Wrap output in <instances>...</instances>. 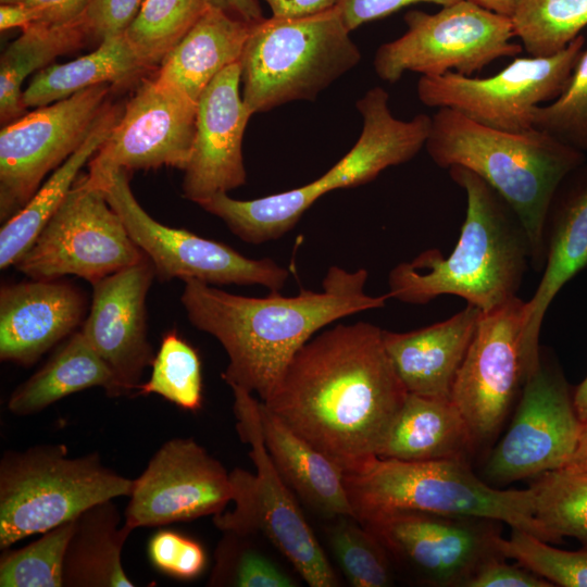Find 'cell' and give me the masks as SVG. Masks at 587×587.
<instances>
[{
	"instance_id": "obj_1",
	"label": "cell",
	"mask_w": 587,
	"mask_h": 587,
	"mask_svg": "<svg viewBox=\"0 0 587 587\" xmlns=\"http://www.w3.org/2000/svg\"><path fill=\"white\" fill-rule=\"evenodd\" d=\"M380 327L337 324L308 340L262 401L344 472L377 453L408 391Z\"/></svg>"
},
{
	"instance_id": "obj_2",
	"label": "cell",
	"mask_w": 587,
	"mask_h": 587,
	"mask_svg": "<svg viewBox=\"0 0 587 587\" xmlns=\"http://www.w3.org/2000/svg\"><path fill=\"white\" fill-rule=\"evenodd\" d=\"M367 271L330 266L322 291L301 289L292 297L270 291L264 298L227 292L186 279L180 302L189 322L218 340L228 357L222 378L268 398L296 352L337 320L383 308L388 294L365 290Z\"/></svg>"
},
{
	"instance_id": "obj_3",
	"label": "cell",
	"mask_w": 587,
	"mask_h": 587,
	"mask_svg": "<svg viewBox=\"0 0 587 587\" xmlns=\"http://www.w3.org/2000/svg\"><path fill=\"white\" fill-rule=\"evenodd\" d=\"M448 171L466 197L460 237L448 257L427 249L396 265L387 294L409 304L452 295L488 312L517 296L530 266L528 238L512 209L485 180L461 166Z\"/></svg>"
},
{
	"instance_id": "obj_4",
	"label": "cell",
	"mask_w": 587,
	"mask_h": 587,
	"mask_svg": "<svg viewBox=\"0 0 587 587\" xmlns=\"http://www.w3.org/2000/svg\"><path fill=\"white\" fill-rule=\"evenodd\" d=\"M425 149L441 168L464 167L512 209L528 238L530 267L545 265V224L562 180L586 155L537 128L512 133L476 123L448 108L432 115Z\"/></svg>"
},
{
	"instance_id": "obj_5",
	"label": "cell",
	"mask_w": 587,
	"mask_h": 587,
	"mask_svg": "<svg viewBox=\"0 0 587 587\" xmlns=\"http://www.w3.org/2000/svg\"><path fill=\"white\" fill-rule=\"evenodd\" d=\"M344 482L358 521L395 510L471 515L505 523L548 542L562 541L536 519L532 487H491L465 460L408 462L373 457L344 472Z\"/></svg>"
},
{
	"instance_id": "obj_6",
	"label": "cell",
	"mask_w": 587,
	"mask_h": 587,
	"mask_svg": "<svg viewBox=\"0 0 587 587\" xmlns=\"http://www.w3.org/2000/svg\"><path fill=\"white\" fill-rule=\"evenodd\" d=\"M360 60L337 5L302 17H264L252 24L239 60L243 102L253 115L313 101Z\"/></svg>"
},
{
	"instance_id": "obj_7",
	"label": "cell",
	"mask_w": 587,
	"mask_h": 587,
	"mask_svg": "<svg viewBox=\"0 0 587 587\" xmlns=\"http://www.w3.org/2000/svg\"><path fill=\"white\" fill-rule=\"evenodd\" d=\"M134 479L99 453L72 458L64 445L5 452L0 462V548L43 534L87 509L132 494Z\"/></svg>"
},
{
	"instance_id": "obj_8",
	"label": "cell",
	"mask_w": 587,
	"mask_h": 587,
	"mask_svg": "<svg viewBox=\"0 0 587 587\" xmlns=\"http://www.w3.org/2000/svg\"><path fill=\"white\" fill-rule=\"evenodd\" d=\"M234 394L236 428L250 446L255 473L236 467L229 472L234 509L213 515L223 532L266 538L311 587H336L339 579L308 524L292 490L275 467L264 445L259 403L240 387Z\"/></svg>"
},
{
	"instance_id": "obj_9",
	"label": "cell",
	"mask_w": 587,
	"mask_h": 587,
	"mask_svg": "<svg viewBox=\"0 0 587 587\" xmlns=\"http://www.w3.org/2000/svg\"><path fill=\"white\" fill-rule=\"evenodd\" d=\"M407 30L375 52L376 75L389 84L405 72L422 76L446 73L473 76L501 58L523 52L515 42L512 21L471 1L459 0L436 13L410 11Z\"/></svg>"
},
{
	"instance_id": "obj_10",
	"label": "cell",
	"mask_w": 587,
	"mask_h": 587,
	"mask_svg": "<svg viewBox=\"0 0 587 587\" xmlns=\"http://www.w3.org/2000/svg\"><path fill=\"white\" fill-rule=\"evenodd\" d=\"M145 257L102 188L84 174L14 266L30 279L73 275L93 284Z\"/></svg>"
},
{
	"instance_id": "obj_11",
	"label": "cell",
	"mask_w": 587,
	"mask_h": 587,
	"mask_svg": "<svg viewBox=\"0 0 587 587\" xmlns=\"http://www.w3.org/2000/svg\"><path fill=\"white\" fill-rule=\"evenodd\" d=\"M87 174V173H86ZM88 178L100 186L138 248L162 282L197 279L210 285H259L279 291L289 271L271 258L251 259L216 240L166 226L151 217L135 198L128 172L111 171Z\"/></svg>"
},
{
	"instance_id": "obj_12",
	"label": "cell",
	"mask_w": 587,
	"mask_h": 587,
	"mask_svg": "<svg viewBox=\"0 0 587 587\" xmlns=\"http://www.w3.org/2000/svg\"><path fill=\"white\" fill-rule=\"evenodd\" d=\"M584 45L579 35L559 53L515 57L484 78L453 72L421 76L416 93L424 105L451 109L491 128L525 132L534 128V109L555 100L566 88Z\"/></svg>"
},
{
	"instance_id": "obj_13",
	"label": "cell",
	"mask_w": 587,
	"mask_h": 587,
	"mask_svg": "<svg viewBox=\"0 0 587 587\" xmlns=\"http://www.w3.org/2000/svg\"><path fill=\"white\" fill-rule=\"evenodd\" d=\"M421 583L465 587L487 562L504 558L501 522L471 515L395 510L359 521Z\"/></svg>"
},
{
	"instance_id": "obj_14",
	"label": "cell",
	"mask_w": 587,
	"mask_h": 587,
	"mask_svg": "<svg viewBox=\"0 0 587 587\" xmlns=\"http://www.w3.org/2000/svg\"><path fill=\"white\" fill-rule=\"evenodd\" d=\"M110 84L35 108L1 127L0 220L15 215L85 141L110 103Z\"/></svg>"
},
{
	"instance_id": "obj_15",
	"label": "cell",
	"mask_w": 587,
	"mask_h": 587,
	"mask_svg": "<svg viewBox=\"0 0 587 587\" xmlns=\"http://www.w3.org/2000/svg\"><path fill=\"white\" fill-rule=\"evenodd\" d=\"M525 301L519 296L482 312L455 376L451 400L470 427L475 448L500 432L532 374L524 345Z\"/></svg>"
},
{
	"instance_id": "obj_16",
	"label": "cell",
	"mask_w": 587,
	"mask_h": 587,
	"mask_svg": "<svg viewBox=\"0 0 587 587\" xmlns=\"http://www.w3.org/2000/svg\"><path fill=\"white\" fill-rule=\"evenodd\" d=\"M582 424L562 371L540 349L539 364L523 386L510 427L487 460L486 476L509 484L565 467Z\"/></svg>"
},
{
	"instance_id": "obj_17",
	"label": "cell",
	"mask_w": 587,
	"mask_h": 587,
	"mask_svg": "<svg viewBox=\"0 0 587 587\" xmlns=\"http://www.w3.org/2000/svg\"><path fill=\"white\" fill-rule=\"evenodd\" d=\"M197 101L160 77L143 76L109 136L88 162V175L171 166L185 170L192 150Z\"/></svg>"
},
{
	"instance_id": "obj_18",
	"label": "cell",
	"mask_w": 587,
	"mask_h": 587,
	"mask_svg": "<svg viewBox=\"0 0 587 587\" xmlns=\"http://www.w3.org/2000/svg\"><path fill=\"white\" fill-rule=\"evenodd\" d=\"M233 500L229 473L192 438L164 442L134 479L125 524L161 526L215 515Z\"/></svg>"
},
{
	"instance_id": "obj_19",
	"label": "cell",
	"mask_w": 587,
	"mask_h": 587,
	"mask_svg": "<svg viewBox=\"0 0 587 587\" xmlns=\"http://www.w3.org/2000/svg\"><path fill=\"white\" fill-rule=\"evenodd\" d=\"M154 276L145 257L91 284V307L80 332L112 371L118 397L138 390L142 372L154 359L146 311Z\"/></svg>"
},
{
	"instance_id": "obj_20",
	"label": "cell",
	"mask_w": 587,
	"mask_h": 587,
	"mask_svg": "<svg viewBox=\"0 0 587 587\" xmlns=\"http://www.w3.org/2000/svg\"><path fill=\"white\" fill-rule=\"evenodd\" d=\"M239 62L221 72L197 101V125L183 196L195 203L246 183L242 139L252 116L240 93Z\"/></svg>"
},
{
	"instance_id": "obj_21",
	"label": "cell",
	"mask_w": 587,
	"mask_h": 587,
	"mask_svg": "<svg viewBox=\"0 0 587 587\" xmlns=\"http://www.w3.org/2000/svg\"><path fill=\"white\" fill-rule=\"evenodd\" d=\"M587 268V162L558 187L545 224V265L533 297L525 301L523 345L533 372L540 359L544 317L559 291Z\"/></svg>"
},
{
	"instance_id": "obj_22",
	"label": "cell",
	"mask_w": 587,
	"mask_h": 587,
	"mask_svg": "<svg viewBox=\"0 0 587 587\" xmlns=\"http://www.w3.org/2000/svg\"><path fill=\"white\" fill-rule=\"evenodd\" d=\"M86 309L84 295L59 279L4 284L0 289V359L36 363L72 334Z\"/></svg>"
},
{
	"instance_id": "obj_23",
	"label": "cell",
	"mask_w": 587,
	"mask_h": 587,
	"mask_svg": "<svg viewBox=\"0 0 587 587\" xmlns=\"http://www.w3.org/2000/svg\"><path fill=\"white\" fill-rule=\"evenodd\" d=\"M355 107L362 117V132L351 150L316 178L324 193L366 184L387 167L409 162L428 138L432 116L397 118L383 87L369 89Z\"/></svg>"
},
{
	"instance_id": "obj_24",
	"label": "cell",
	"mask_w": 587,
	"mask_h": 587,
	"mask_svg": "<svg viewBox=\"0 0 587 587\" xmlns=\"http://www.w3.org/2000/svg\"><path fill=\"white\" fill-rule=\"evenodd\" d=\"M482 311L466 307L451 317L407 333L383 332L385 349L409 394L450 398Z\"/></svg>"
},
{
	"instance_id": "obj_25",
	"label": "cell",
	"mask_w": 587,
	"mask_h": 587,
	"mask_svg": "<svg viewBox=\"0 0 587 587\" xmlns=\"http://www.w3.org/2000/svg\"><path fill=\"white\" fill-rule=\"evenodd\" d=\"M264 445L285 483L325 519L355 517L344 482V470L292 432L260 400Z\"/></svg>"
},
{
	"instance_id": "obj_26",
	"label": "cell",
	"mask_w": 587,
	"mask_h": 587,
	"mask_svg": "<svg viewBox=\"0 0 587 587\" xmlns=\"http://www.w3.org/2000/svg\"><path fill=\"white\" fill-rule=\"evenodd\" d=\"M252 24L221 3H212L176 47L157 74L198 101L208 85L239 62Z\"/></svg>"
},
{
	"instance_id": "obj_27",
	"label": "cell",
	"mask_w": 587,
	"mask_h": 587,
	"mask_svg": "<svg viewBox=\"0 0 587 587\" xmlns=\"http://www.w3.org/2000/svg\"><path fill=\"white\" fill-rule=\"evenodd\" d=\"M475 451L467 422L450 398L408 392L377 457L408 462L469 461Z\"/></svg>"
},
{
	"instance_id": "obj_28",
	"label": "cell",
	"mask_w": 587,
	"mask_h": 587,
	"mask_svg": "<svg viewBox=\"0 0 587 587\" xmlns=\"http://www.w3.org/2000/svg\"><path fill=\"white\" fill-rule=\"evenodd\" d=\"M153 71L121 33L103 38L88 54L38 71L23 90L22 101L26 109H35L102 84L124 87Z\"/></svg>"
},
{
	"instance_id": "obj_29",
	"label": "cell",
	"mask_w": 587,
	"mask_h": 587,
	"mask_svg": "<svg viewBox=\"0 0 587 587\" xmlns=\"http://www.w3.org/2000/svg\"><path fill=\"white\" fill-rule=\"evenodd\" d=\"M124 105L110 103L80 147L38 188L29 201L0 229V268L15 265L59 209L88 164L104 142L123 112Z\"/></svg>"
},
{
	"instance_id": "obj_30",
	"label": "cell",
	"mask_w": 587,
	"mask_h": 587,
	"mask_svg": "<svg viewBox=\"0 0 587 587\" xmlns=\"http://www.w3.org/2000/svg\"><path fill=\"white\" fill-rule=\"evenodd\" d=\"M112 500L76 517L63 562L65 587H133L122 564L123 547L133 532Z\"/></svg>"
},
{
	"instance_id": "obj_31",
	"label": "cell",
	"mask_w": 587,
	"mask_h": 587,
	"mask_svg": "<svg viewBox=\"0 0 587 587\" xmlns=\"http://www.w3.org/2000/svg\"><path fill=\"white\" fill-rule=\"evenodd\" d=\"M91 387H102L109 397H118L112 371L78 330L12 392L8 408L14 414L29 415Z\"/></svg>"
},
{
	"instance_id": "obj_32",
	"label": "cell",
	"mask_w": 587,
	"mask_h": 587,
	"mask_svg": "<svg viewBox=\"0 0 587 587\" xmlns=\"http://www.w3.org/2000/svg\"><path fill=\"white\" fill-rule=\"evenodd\" d=\"M84 14L63 23H34L23 28L4 49L0 59L2 126L27 113L22 101V85L30 74L49 66L58 57L82 48L92 38Z\"/></svg>"
},
{
	"instance_id": "obj_33",
	"label": "cell",
	"mask_w": 587,
	"mask_h": 587,
	"mask_svg": "<svg viewBox=\"0 0 587 587\" xmlns=\"http://www.w3.org/2000/svg\"><path fill=\"white\" fill-rule=\"evenodd\" d=\"M212 3L222 0H145L124 30L141 61L157 70Z\"/></svg>"
},
{
	"instance_id": "obj_34",
	"label": "cell",
	"mask_w": 587,
	"mask_h": 587,
	"mask_svg": "<svg viewBox=\"0 0 587 587\" xmlns=\"http://www.w3.org/2000/svg\"><path fill=\"white\" fill-rule=\"evenodd\" d=\"M511 21L528 55L550 57L587 26V0H523Z\"/></svg>"
},
{
	"instance_id": "obj_35",
	"label": "cell",
	"mask_w": 587,
	"mask_h": 587,
	"mask_svg": "<svg viewBox=\"0 0 587 587\" xmlns=\"http://www.w3.org/2000/svg\"><path fill=\"white\" fill-rule=\"evenodd\" d=\"M530 487L536 519L559 538L574 537L587 548V473L563 467L539 475Z\"/></svg>"
},
{
	"instance_id": "obj_36",
	"label": "cell",
	"mask_w": 587,
	"mask_h": 587,
	"mask_svg": "<svg viewBox=\"0 0 587 587\" xmlns=\"http://www.w3.org/2000/svg\"><path fill=\"white\" fill-rule=\"evenodd\" d=\"M327 527V539L337 563L354 587H387L394 583L392 561L355 517L337 516Z\"/></svg>"
},
{
	"instance_id": "obj_37",
	"label": "cell",
	"mask_w": 587,
	"mask_h": 587,
	"mask_svg": "<svg viewBox=\"0 0 587 587\" xmlns=\"http://www.w3.org/2000/svg\"><path fill=\"white\" fill-rule=\"evenodd\" d=\"M149 379L138 395L155 394L177 407L197 411L202 404L201 362L196 349L175 330L162 337Z\"/></svg>"
},
{
	"instance_id": "obj_38",
	"label": "cell",
	"mask_w": 587,
	"mask_h": 587,
	"mask_svg": "<svg viewBox=\"0 0 587 587\" xmlns=\"http://www.w3.org/2000/svg\"><path fill=\"white\" fill-rule=\"evenodd\" d=\"M76 519L42 534L32 544L8 550L0 559L1 587H63V562Z\"/></svg>"
},
{
	"instance_id": "obj_39",
	"label": "cell",
	"mask_w": 587,
	"mask_h": 587,
	"mask_svg": "<svg viewBox=\"0 0 587 587\" xmlns=\"http://www.w3.org/2000/svg\"><path fill=\"white\" fill-rule=\"evenodd\" d=\"M253 535L223 532L210 586L296 587V579L254 544Z\"/></svg>"
},
{
	"instance_id": "obj_40",
	"label": "cell",
	"mask_w": 587,
	"mask_h": 587,
	"mask_svg": "<svg viewBox=\"0 0 587 587\" xmlns=\"http://www.w3.org/2000/svg\"><path fill=\"white\" fill-rule=\"evenodd\" d=\"M500 550L505 559L515 560L553 586L587 587V548L561 550L526 530L511 527L509 538L501 539Z\"/></svg>"
},
{
	"instance_id": "obj_41",
	"label": "cell",
	"mask_w": 587,
	"mask_h": 587,
	"mask_svg": "<svg viewBox=\"0 0 587 587\" xmlns=\"http://www.w3.org/2000/svg\"><path fill=\"white\" fill-rule=\"evenodd\" d=\"M532 121L535 128L587 152V49L583 50L563 92L535 108Z\"/></svg>"
},
{
	"instance_id": "obj_42",
	"label": "cell",
	"mask_w": 587,
	"mask_h": 587,
	"mask_svg": "<svg viewBox=\"0 0 587 587\" xmlns=\"http://www.w3.org/2000/svg\"><path fill=\"white\" fill-rule=\"evenodd\" d=\"M148 557L157 570L184 580L198 577L207 564L205 551L197 540L171 529L151 536Z\"/></svg>"
},
{
	"instance_id": "obj_43",
	"label": "cell",
	"mask_w": 587,
	"mask_h": 587,
	"mask_svg": "<svg viewBox=\"0 0 587 587\" xmlns=\"http://www.w3.org/2000/svg\"><path fill=\"white\" fill-rule=\"evenodd\" d=\"M145 0H92L85 18L92 38H103L124 33L139 12Z\"/></svg>"
},
{
	"instance_id": "obj_44",
	"label": "cell",
	"mask_w": 587,
	"mask_h": 587,
	"mask_svg": "<svg viewBox=\"0 0 587 587\" xmlns=\"http://www.w3.org/2000/svg\"><path fill=\"white\" fill-rule=\"evenodd\" d=\"M551 583L517 564L505 562V558L494 559L484 564L467 582L465 587H550Z\"/></svg>"
},
{
	"instance_id": "obj_45",
	"label": "cell",
	"mask_w": 587,
	"mask_h": 587,
	"mask_svg": "<svg viewBox=\"0 0 587 587\" xmlns=\"http://www.w3.org/2000/svg\"><path fill=\"white\" fill-rule=\"evenodd\" d=\"M459 0H340L337 8L349 32L376 18L389 15L403 7L430 2L439 5H449Z\"/></svg>"
},
{
	"instance_id": "obj_46",
	"label": "cell",
	"mask_w": 587,
	"mask_h": 587,
	"mask_svg": "<svg viewBox=\"0 0 587 587\" xmlns=\"http://www.w3.org/2000/svg\"><path fill=\"white\" fill-rule=\"evenodd\" d=\"M92 0H0V3H25L45 12V23H63L82 16Z\"/></svg>"
},
{
	"instance_id": "obj_47",
	"label": "cell",
	"mask_w": 587,
	"mask_h": 587,
	"mask_svg": "<svg viewBox=\"0 0 587 587\" xmlns=\"http://www.w3.org/2000/svg\"><path fill=\"white\" fill-rule=\"evenodd\" d=\"M274 17H302L335 8L340 0H262Z\"/></svg>"
},
{
	"instance_id": "obj_48",
	"label": "cell",
	"mask_w": 587,
	"mask_h": 587,
	"mask_svg": "<svg viewBox=\"0 0 587 587\" xmlns=\"http://www.w3.org/2000/svg\"><path fill=\"white\" fill-rule=\"evenodd\" d=\"M45 12L41 8L25 3H0V30L18 27L21 29L43 22Z\"/></svg>"
},
{
	"instance_id": "obj_49",
	"label": "cell",
	"mask_w": 587,
	"mask_h": 587,
	"mask_svg": "<svg viewBox=\"0 0 587 587\" xmlns=\"http://www.w3.org/2000/svg\"><path fill=\"white\" fill-rule=\"evenodd\" d=\"M225 7L235 15L249 23L264 18L259 0H222Z\"/></svg>"
},
{
	"instance_id": "obj_50",
	"label": "cell",
	"mask_w": 587,
	"mask_h": 587,
	"mask_svg": "<svg viewBox=\"0 0 587 587\" xmlns=\"http://www.w3.org/2000/svg\"><path fill=\"white\" fill-rule=\"evenodd\" d=\"M564 469L587 473V421L582 424L575 451Z\"/></svg>"
},
{
	"instance_id": "obj_51",
	"label": "cell",
	"mask_w": 587,
	"mask_h": 587,
	"mask_svg": "<svg viewBox=\"0 0 587 587\" xmlns=\"http://www.w3.org/2000/svg\"><path fill=\"white\" fill-rule=\"evenodd\" d=\"M497 14L512 17L523 0H467Z\"/></svg>"
},
{
	"instance_id": "obj_52",
	"label": "cell",
	"mask_w": 587,
	"mask_h": 587,
	"mask_svg": "<svg viewBox=\"0 0 587 587\" xmlns=\"http://www.w3.org/2000/svg\"><path fill=\"white\" fill-rule=\"evenodd\" d=\"M573 403L578 419L582 422L587 421V375L576 387L573 394Z\"/></svg>"
}]
</instances>
